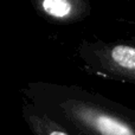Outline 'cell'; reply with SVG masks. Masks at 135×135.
<instances>
[{"instance_id":"cell-4","label":"cell","mask_w":135,"mask_h":135,"mask_svg":"<svg viewBox=\"0 0 135 135\" xmlns=\"http://www.w3.org/2000/svg\"><path fill=\"white\" fill-rule=\"evenodd\" d=\"M21 115L32 135H72L62 124L23 98Z\"/></svg>"},{"instance_id":"cell-1","label":"cell","mask_w":135,"mask_h":135,"mask_svg":"<svg viewBox=\"0 0 135 135\" xmlns=\"http://www.w3.org/2000/svg\"><path fill=\"white\" fill-rule=\"evenodd\" d=\"M21 98L72 135H135V110L78 84L28 82Z\"/></svg>"},{"instance_id":"cell-3","label":"cell","mask_w":135,"mask_h":135,"mask_svg":"<svg viewBox=\"0 0 135 135\" xmlns=\"http://www.w3.org/2000/svg\"><path fill=\"white\" fill-rule=\"evenodd\" d=\"M33 9L44 20L57 25H70L83 21L93 12L86 0H32Z\"/></svg>"},{"instance_id":"cell-2","label":"cell","mask_w":135,"mask_h":135,"mask_svg":"<svg viewBox=\"0 0 135 135\" xmlns=\"http://www.w3.org/2000/svg\"><path fill=\"white\" fill-rule=\"evenodd\" d=\"M77 56L85 74L135 85V39L82 40Z\"/></svg>"}]
</instances>
